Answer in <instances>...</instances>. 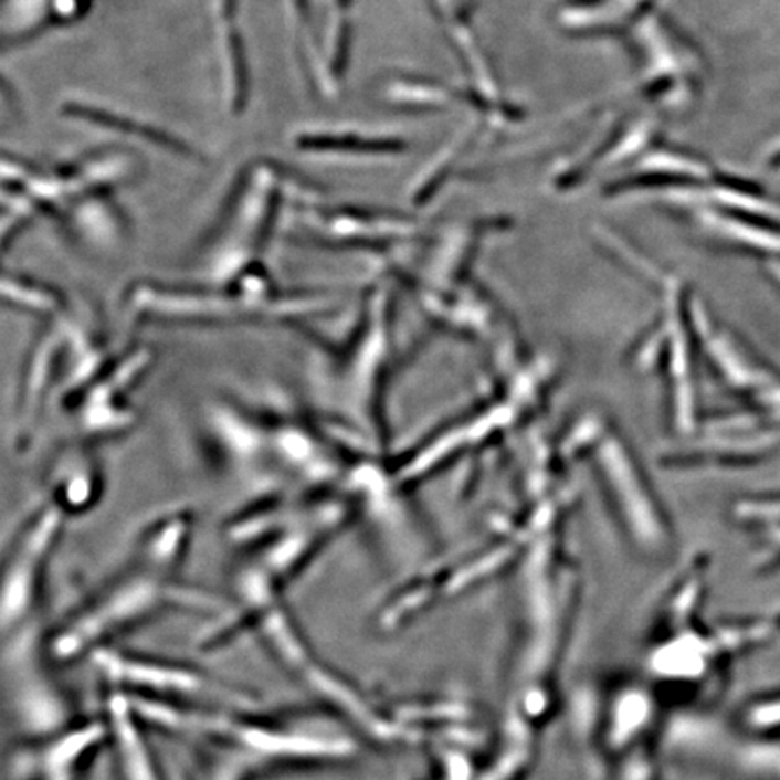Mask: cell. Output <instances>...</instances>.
<instances>
[{
  "mask_svg": "<svg viewBox=\"0 0 780 780\" xmlns=\"http://www.w3.org/2000/svg\"><path fill=\"white\" fill-rule=\"evenodd\" d=\"M89 660L109 688L124 692L127 696L145 697L167 705L221 710L246 712L255 705V699L247 692L181 663L139 656L113 645L91 652Z\"/></svg>",
  "mask_w": 780,
  "mask_h": 780,
  "instance_id": "5",
  "label": "cell"
},
{
  "mask_svg": "<svg viewBox=\"0 0 780 780\" xmlns=\"http://www.w3.org/2000/svg\"><path fill=\"white\" fill-rule=\"evenodd\" d=\"M780 452V425L751 423L737 429H706L705 438L692 441L682 454L672 455L676 465H753Z\"/></svg>",
  "mask_w": 780,
  "mask_h": 780,
  "instance_id": "10",
  "label": "cell"
},
{
  "mask_svg": "<svg viewBox=\"0 0 780 780\" xmlns=\"http://www.w3.org/2000/svg\"><path fill=\"white\" fill-rule=\"evenodd\" d=\"M714 750L726 770L746 780H780V737L737 736L721 741L716 737Z\"/></svg>",
  "mask_w": 780,
  "mask_h": 780,
  "instance_id": "12",
  "label": "cell"
},
{
  "mask_svg": "<svg viewBox=\"0 0 780 780\" xmlns=\"http://www.w3.org/2000/svg\"><path fill=\"white\" fill-rule=\"evenodd\" d=\"M688 309L697 352L705 356L717 380L726 390L748 401L766 421L780 425L779 372L761 363L736 336L717 326L702 302L688 298Z\"/></svg>",
  "mask_w": 780,
  "mask_h": 780,
  "instance_id": "8",
  "label": "cell"
},
{
  "mask_svg": "<svg viewBox=\"0 0 780 780\" xmlns=\"http://www.w3.org/2000/svg\"><path fill=\"white\" fill-rule=\"evenodd\" d=\"M188 520L170 517L145 537L133 563L71 614L48 642L55 662L89 657L96 649L167 609L218 611L219 600L179 583L173 573L187 546Z\"/></svg>",
  "mask_w": 780,
  "mask_h": 780,
  "instance_id": "1",
  "label": "cell"
},
{
  "mask_svg": "<svg viewBox=\"0 0 780 780\" xmlns=\"http://www.w3.org/2000/svg\"><path fill=\"white\" fill-rule=\"evenodd\" d=\"M298 147L306 150H356V152H392L394 141H380V139H366L355 134L347 136H333V134H302Z\"/></svg>",
  "mask_w": 780,
  "mask_h": 780,
  "instance_id": "18",
  "label": "cell"
},
{
  "mask_svg": "<svg viewBox=\"0 0 780 780\" xmlns=\"http://www.w3.org/2000/svg\"><path fill=\"white\" fill-rule=\"evenodd\" d=\"M109 750V728L102 719L73 723L36 736L10 756L13 780H82Z\"/></svg>",
  "mask_w": 780,
  "mask_h": 780,
  "instance_id": "9",
  "label": "cell"
},
{
  "mask_svg": "<svg viewBox=\"0 0 780 780\" xmlns=\"http://www.w3.org/2000/svg\"><path fill=\"white\" fill-rule=\"evenodd\" d=\"M281 188L277 168L261 165L247 172L218 235L198 257V273L204 281H230L246 262L253 261L275 221Z\"/></svg>",
  "mask_w": 780,
  "mask_h": 780,
  "instance_id": "7",
  "label": "cell"
},
{
  "mask_svg": "<svg viewBox=\"0 0 780 780\" xmlns=\"http://www.w3.org/2000/svg\"><path fill=\"white\" fill-rule=\"evenodd\" d=\"M771 167H780V150L773 156V159H771Z\"/></svg>",
  "mask_w": 780,
  "mask_h": 780,
  "instance_id": "21",
  "label": "cell"
},
{
  "mask_svg": "<svg viewBox=\"0 0 780 780\" xmlns=\"http://www.w3.org/2000/svg\"><path fill=\"white\" fill-rule=\"evenodd\" d=\"M611 757L613 780H660L654 742H642Z\"/></svg>",
  "mask_w": 780,
  "mask_h": 780,
  "instance_id": "17",
  "label": "cell"
},
{
  "mask_svg": "<svg viewBox=\"0 0 780 780\" xmlns=\"http://www.w3.org/2000/svg\"><path fill=\"white\" fill-rule=\"evenodd\" d=\"M766 272L770 275L771 281L776 282L780 287V259H768L766 261Z\"/></svg>",
  "mask_w": 780,
  "mask_h": 780,
  "instance_id": "20",
  "label": "cell"
},
{
  "mask_svg": "<svg viewBox=\"0 0 780 780\" xmlns=\"http://www.w3.org/2000/svg\"><path fill=\"white\" fill-rule=\"evenodd\" d=\"M737 731L751 737H780V691L753 697L736 719Z\"/></svg>",
  "mask_w": 780,
  "mask_h": 780,
  "instance_id": "16",
  "label": "cell"
},
{
  "mask_svg": "<svg viewBox=\"0 0 780 780\" xmlns=\"http://www.w3.org/2000/svg\"><path fill=\"white\" fill-rule=\"evenodd\" d=\"M571 449L586 450V465L632 548L643 557H667L674 544L671 523L623 435L602 418L588 415L575 430Z\"/></svg>",
  "mask_w": 780,
  "mask_h": 780,
  "instance_id": "3",
  "label": "cell"
},
{
  "mask_svg": "<svg viewBox=\"0 0 780 780\" xmlns=\"http://www.w3.org/2000/svg\"><path fill=\"white\" fill-rule=\"evenodd\" d=\"M64 515L59 503L31 515L19 529L0 562V643L35 637L45 568L62 531Z\"/></svg>",
  "mask_w": 780,
  "mask_h": 780,
  "instance_id": "6",
  "label": "cell"
},
{
  "mask_svg": "<svg viewBox=\"0 0 780 780\" xmlns=\"http://www.w3.org/2000/svg\"><path fill=\"white\" fill-rule=\"evenodd\" d=\"M731 515L742 528L750 529L761 542L757 557L759 568L770 569L780 566V495L746 497L737 500Z\"/></svg>",
  "mask_w": 780,
  "mask_h": 780,
  "instance_id": "14",
  "label": "cell"
},
{
  "mask_svg": "<svg viewBox=\"0 0 780 780\" xmlns=\"http://www.w3.org/2000/svg\"><path fill=\"white\" fill-rule=\"evenodd\" d=\"M145 726L190 745H218L238 751L266 771L292 766L349 762L358 756V741L344 723L326 717L287 716L262 719L246 712L167 705L129 696Z\"/></svg>",
  "mask_w": 780,
  "mask_h": 780,
  "instance_id": "2",
  "label": "cell"
},
{
  "mask_svg": "<svg viewBox=\"0 0 780 780\" xmlns=\"http://www.w3.org/2000/svg\"><path fill=\"white\" fill-rule=\"evenodd\" d=\"M643 281L657 287L662 297V315L652 333L634 347V361L645 369H662L672 426L679 435L696 434L699 425L694 363L697 341L688 297H685L682 282L663 273L660 267Z\"/></svg>",
  "mask_w": 780,
  "mask_h": 780,
  "instance_id": "4",
  "label": "cell"
},
{
  "mask_svg": "<svg viewBox=\"0 0 780 780\" xmlns=\"http://www.w3.org/2000/svg\"><path fill=\"white\" fill-rule=\"evenodd\" d=\"M198 756L193 759L190 780H255L261 773L257 766L218 745H193Z\"/></svg>",
  "mask_w": 780,
  "mask_h": 780,
  "instance_id": "15",
  "label": "cell"
},
{
  "mask_svg": "<svg viewBox=\"0 0 780 780\" xmlns=\"http://www.w3.org/2000/svg\"><path fill=\"white\" fill-rule=\"evenodd\" d=\"M313 228L324 233L327 239L341 242H392L394 239H407L415 233V224L403 219L378 215L366 212L327 213L313 218ZM316 232V233H318Z\"/></svg>",
  "mask_w": 780,
  "mask_h": 780,
  "instance_id": "13",
  "label": "cell"
},
{
  "mask_svg": "<svg viewBox=\"0 0 780 780\" xmlns=\"http://www.w3.org/2000/svg\"><path fill=\"white\" fill-rule=\"evenodd\" d=\"M389 98L396 104L414 105V107H423L430 105L434 107L438 104H449L446 98L449 94L445 91L434 89L432 85L420 84V82H400L392 85L389 89Z\"/></svg>",
  "mask_w": 780,
  "mask_h": 780,
  "instance_id": "19",
  "label": "cell"
},
{
  "mask_svg": "<svg viewBox=\"0 0 780 780\" xmlns=\"http://www.w3.org/2000/svg\"><path fill=\"white\" fill-rule=\"evenodd\" d=\"M104 719L109 728V753L122 779L161 780L152 750L145 739L147 726L134 710L127 694L109 688Z\"/></svg>",
  "mask_w": 780,
  "mask_h": 780,
  "instance_id": "11",
  "label": "cell"
}]
</instances>
